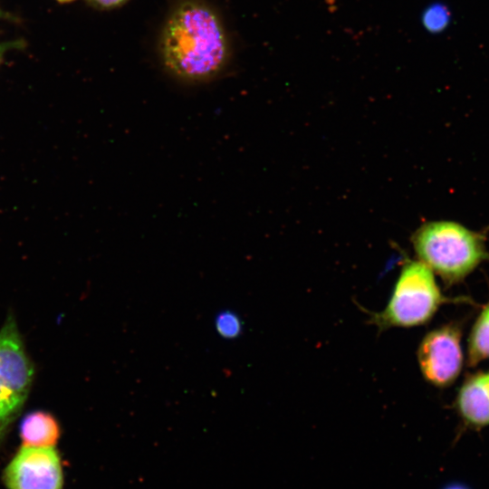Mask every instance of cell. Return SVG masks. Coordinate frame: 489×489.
<instances>
[{"mask_svg":"<svg viewBox=\"0 0 489 489\" xmlns=\"http://www.w3.org/2000/svg\"><path fill=\"white\" fill-rule=\"evenodd\" d=\"M164 67L186 82L216 77L229 59V43L223 24L207 4L183 0L170 12L160 37Z\"/></svg>","mask_w":489,"mask_h":489,"instance_id":"obj_1","label":"cell"},{"mask_svg":"<svg viewBox=\"0 0 489 489\" xmlns=\"http://www.w3.org/2000/svg\"><path fill=\"white\" fill-rule=\"evenodd\" d=\"M412 243L418 261L446 284L462 282L489 260L485 237L456 222L427 223L415 232Z\"/></svg>","mask_w":489,"mask_h":489,"instance_id":"obj_2","label":"cell"},{"mask_svg":"<svg viewBox=\"0 0 489 489\" xmlns=\"http://www.w3.org/2000/svg\"><path fill=\"white\" fill-rule=\"evenodd\" d=\"M450 301L434 273L420 261H410L403 266L387 305L381 312H370L369 322L379 331L421 326Z\"/></svg>","mask_w":489,"mask_h":489,"instance_id":"obj_3","label":"cell"},{"mask_svg":"<svg viewBox=\"0 0 489 489\" xmlns=\"http://www.w3.org/2000/svg\"><path fill=\"white\" fill-rule=\"evenodd\" d=\"M34 374L16 321L9 315L0 329V445L27 399Z\"/></svg>","mask_w":489,"mask_h":489,"instance_id":"obj_4","label":"cell"},{"mask_svg":"<svg viewBox=\"0 0 489 489\" xmlns=\"http://www.w3.org/2000/svg\"><path fill=\"white\" fill-rule=\"evenodd\" d=\"M417 359L427 383L439 388L454 384L465 362L460 326L450 322L429 331L418 345Z\"/></svg>","mask_w":489,"mask_h":489,"instance_id":"obj_5","label":"cell"},{"mask_svg":"<svg viewBox=\"0 0 489 489\" xmlns=\"http://www.w3.org/2000/svg\"><path fill=\"white\" fill-rule=\"evenodd\" d=\"M61 458L53 446H23L4 472L9 489H62Z\"/></svg>","mask_w":489,"mask_h":489,"instance_id":"obj_6","label":"cell"},{"mask_svg":"<svg viewBox=\"0 0 489 489\" xmlns=\"http://www.w3.org/2000/svg\"><path fill=\"white\" fill-rule=\"evenodd\" d=\"M456 412L466 427H489V370L470 375L458 388Z\"/></svg>","mask_w":489,"mask_h":489,"instance_id":"obj_7","label":"cell"},{"mask_svg":"<svg viewBox=\"0 0 489 489\" xmlns=\"http://www.w3.org/2000/svg\"><path fill=\"white\" fill-rule=\"evenodd\" d=\"M61 429L56 418L50 413L36 410L23 418L20 436L23 446L50 447L59 439Z\"/></svg>","mask_w":489,"mask_h":489,"instance_id":"obj_8","label":"cell"},{"mask_svg":"<svg viewBox=\"0 0 489 489\" xmlns=\"http://www.w3.org/2000/svg\"><path fill=\"white\" fill-rule=\"evenodd\" d=\"M466 356L468 365L473 367L489 360V302L473 323L467 339Z\"/></svg>","mask_w":489,"mask_h":489,"instance_id":"obj_9","label":"cell"},{"mask_svg":"<svg viewBox=\"0 0 489 489\" xmlns=\"http://www.w3.org/2000/svg\"><path fill=\"white\" fill-rule=\"evenodd\" d=\"M451 14L446 5L441 3H434L424 10L421 21L428 32L438 34L448 26Z\"/></svg>","mask_w":489,"mask_h":489,"instance_id":"obj_10","label":"cell"},{"mask_svg":"<svg viewBox=\"0 0 489 489\" xmlns=\"http://www.w3.org/2000/svg\"><path fill=\"white\" fill-rule=\"evenodd\" d=\"M217 333L226 340H233L242 333L243 324L239 316L232 311L219 312L215 319Z\"/></svg>","mask_w":489,"mask_h":489,"instance_id":"obj_11","label":"cell"},{"mask_svg":"<svg viewBox=\"0 0 489 489\" xmlns=\"http://www.w3.org/2000/svg\"><path fill=\"white\" fill-rule=\"evenodd\" d=\"M128 0H92V2L101 8H114L120 6Z\"/></svg>","mask_w":489,"mask_h":489,"instance_id":"obj_12","label":"cell"},{"mask_svg":"<svg viewBox=\"0 0 489 489\" xmlns=\"http://www.w3.org/2000/svg\"><path fill=\"white\" fill-rule=\"evenodd\" d=\"M4 51H5V49H4L3 47L0 46V58H1L2 53H3Z\"/></svg>","mask_w":489,"mask_h":489,"instance_id":"obj_13","label":"cell"},{"mask_svg":"<svg viewBox=\"0 0 489 489\" xmlns=\"http://www.w3.org/2000/svg\"><path fill=\"white\" fill-rule=\"evenodd\" d=\"M60 2H69V1H72V0H58Z\"/></svg>","mask_w":489,"mask_h":489,"instance_id":"obj_14","label":"cell"},{"mask_svg":"<svg viewBox=\"0 0 489 489\" xmlns=\"http://www.w3.org/2000/svg\"><path fill=\"white\" fill-rule=\"evenodd\" d=\"M447 489H462V488H458V487H452V488H447Z\"/></svg>","mask_w":489,"mask_h":489,"instance_id":"obj_15","label":"cell"}]
</instances>
